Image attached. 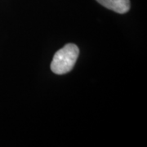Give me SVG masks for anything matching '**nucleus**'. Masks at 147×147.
<instances>
[{
    "instance_id": "f03ea898",
    "label": "nucleus",
    "mask_w": 147,
    "mask_h": 147,
    "mask_svg": "<svg viewBox=\"0 0 147 147\" xmlns=\"http://www.w3.org/2000/svg\"><path fill=\"white\" fill-rule=\"evenodd\" d=\"M100 4L119 14H124L130 9L129 0H96Z\"/></svg>"
},
{
    "instance_id": "f257e3e1",
    "label": "nucleus",
    "mask_w": 147,
    "mask_h": 147,
    "mask_svg": "<svg viewBox=\"0 0 147 147\" xmlns=\"http://www.w3.org/2000/svg\"><path fill=\"white\" fill-rule=\"evenodd\" d=\"M79 49L75 44L68 43L58 50L53 57L51 69L56 74H65L72 70L79 57Z\"/></svg>"
}]
</instances>
